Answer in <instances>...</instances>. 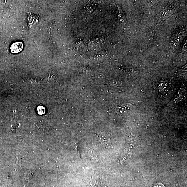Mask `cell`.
Masks as SVG:
<instances>
[{"label": "cell", "instance_id": "obj_1", "mask_svg": "<svg viewBox=\"0 0 187 187\" xmlns=\"http://www.w3.org/2000/svg\"><path fill=\"white\" fill-rule=\"evenodd\" d=\"M23 43L21 42H17L13 44L10 48L11 52L13 53H19L22 50Z\"/></svg>", "mask_w": 187, "mask_h": 187}, {"label": "cell", "instance_id": "obj_2", "mask_svg": "<svg viewBox=\"0 0 187 187\" xmlns=\"http://www.w3.org/2000/svg\"><path fill=\"white\" fill-rule=\"evenodd\" d=\"M98 138L101 144L104 146H107L109 144V138L107 134H101L99 135Z\"/></svg>", "mask_w": 187, "mask_h": 187}, {"label": "cell", "instance_id": "obj_3", "mask_svg": "<svg viewBox=\"0 0 187 187\" xmlns=\"http://www.w3.org/2000/svg\"><path fill=\"white\" fill-rule=\"evenodd\" d=\"M98 178L96 176H92L90 181V184L92 187H97L98 184Z\"/></svg>", "mask_w": 187, "mask_h": 187}, {"label": "cell", "instance_id": "obj_4", "mask_svg": "<svg viewBox=\"0 0 187 187\" xmlns=\"http://www.w3.org/2000/svg\"><path fill=\"white\" fill-rule=\"evenodd\" d=\"M130 107V106L129 105V104H125L124 105H121L119 108V110L121 113H125L129 109V108Z\"/></svg>", "mask_w": 187, "mask_h": 187}]
</instances>
